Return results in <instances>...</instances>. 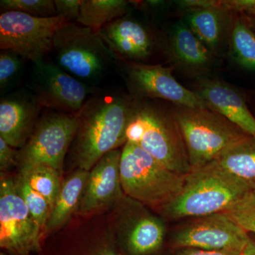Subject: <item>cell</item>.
Here are the masks:
<instances>
[{"mask_svg":"<svg viewBox=\"0 0 255 255\" xmlns=\"http://www.w3.org/2000/svg\"><path fill=\"white\" fill-rule=\"evenodd\" d=\"M135 100L117 93L89 98L79 112L75 155L79 169L90 171L106 154L127 142L126 131Z\"/></svg>","mask_w":255,"mask_h":255,"instance_id":"obj_1","label":"cell"},{"mask_svg":"<svg viewBox=\"0 0 255 255\" xmlns=\"http://www.w3.org/2000/svg\"><path fill=\"white\" fill-rule=\"evenodd\" d=\"M251 190L246 183L209 163L191 169L180 192L161 208L171 219L199 218L223 212Z\"/></svg>","mask_w":255,"mask_h":255,"instance_id":"obj_2","label":"cell"},{"mask_svg":"<svg viewBox=\"0 0 255 255\" xmlns=\"http://www.w3.org/2000/svg\"><path fill=\"white\" fill-rule=\"evenodd\" d=\"M171 112L187 147L191 169L209 164L235 144L250 136L211 110L175 106Z\"/></svg>","mask_w":255,"mask_h":255,"instance_id":"obj_3","label":"cell"},{"mask_svg":"<svg viewBox=\"0 0 255 255\" xmlns=\"http://www.w3.org/2000/svg\"><path fill=\"white\" fill-rule=\"evenodd\" d=\"M51 53L58 66L92 87L117 60L98 31L77 23H69L58 30Z\"/></svg>","mask_w":255,"mask_h":255,"instance_id":"obj_4","label":"cell"},{"mask_svg":"<svg viewBox=\"0 0 255 255\" xmlns=\"http://www.w3.org/2000/svg\"><path fill=\"white\" fill-rule=\"evenodd\" d=\"M135 100V144L169 170L185 176L191 172L187 147L171 111L148 101Z\"/></svg>","mask_w":255,"mask_h":255,"instance_id":"obj_5","label":"cell"},{"mask_svg":"<svg viewBox=\"0 0 255 255\" xmlns=\"http://www.w3.org/2000/svg\"><path fill=\"white\" fill-rule=\"evenodd\" d=\"M120 177L124 194L162 207L182 190L185 176L169 170L140 146L127 142L121 156Z\"/></svg>","mask_w":255,"mask_h":255,"instance_id":"obj_6","label":"cell"},{"mask_svg":"<svg viewBox=\"0 0 255 255\" xmlns=\"http://www.w3.org/2000/svg\"><path fill=\"white\" fill-rule=\"evenodd\" d=\"M34 131L18 151V166L44 164L63 173L64 159L79 127V112L47 110Z\"/></svg>","mask_w":255,"mask_h":255,"instance_id":"obj_7","label":"cell"},{"mask_svg":"<svg viewBox=\"0 0 255 255\" xmlns=\"http://www.w3.org/2000/svg\"><path fill=\"white\" fill-rule=\"evenodd\" d=\"M63 16L36 17L18 11L0 15V48L11 50L32 63L51 53L58 30L69 23Z\"/></svg>","mask_w":255,"mask_h":255,"instance_id":"obj_8","label":"cell"},{"mask_svg":"<svg viewBox=\"0 0 255 255\" xmlns=\"http://www.w3.org/2000/svg\"><path fill=\"white\" fill-rule=\"evenodd\" d=\"M43 230L18 195L14 179L1 174L0 247L11 255H29L41 249Z\"/></svg>","mask_w":255,"mask_h":255,"instance_id":"obj_9","label":"cell"},{"mask_svg":"<svg viewBox=\"0 0 255 255\" xmlns=\"http://www.w3.org/2000/svg\"><path fill=\"white\" fill-rule=\"evenodd\" d=\"M27 86L43 109L65 113H78L89 96L97 92L95 87L44 60L33 63Z\"/></svg>","mask_w":255,"mask_h":255,"instance_id":"obj_10","label":"cell"},{"mask_svg":"<svg viewBox=\"0 0 255 255\" xmlns=\"http://www.w3.org/2000/svg\"><path fill=\"white\" fill-rule=\"evenodd\" d=\"M122 65V71L135 100L161 99L175 106L210 110L199 94L177 81L170 68L161 65L124 61Z\"/></svg>","mask_w":255,"mask_h":255,"instance_id":"obj_11","label":"cell"},{"mask_svg":"<svg viewBox=\"0 0 255 255\" xmlns=\"http://www.w3.org/2000/svg\"><path fill=\"white\" fill-rule=\"evenodd\" d=\"M249 234L224 213L196 218L177 231L174 244L178 248L206 251L243 252Z\"/></svg>","mask_w":255,"mask_h":255,"instance_id":"obj_12","label":"cell"},{"mask_svg":"<svg viewBox=\"0 0 255 255\" xmlns=\"http://www.w3.org/2000/svg\"><path fill=\"white\" fill-rule=\"evenodd\" d=\"M43 110L28 88L4 96L0 101V137L11 147L21 148L34 131Z\"/></svg>","mask_w":255,"mask_h":255,"instance_id":"obj_13","label":"cell"},{"mask_svg":"<svg viewBox=\"0 0 255 255\" xmlns=\"http://www.w3.org/2000/svg\"><path fill=\"white\" fill-rule=\"evenodd\" d=\"M117 60L145 63L153 53L155 41L145 25L128 14L98 31Z\"/></svg>","mask_w":255,"mask_h":255,"instance_id":"obj_14","label":"cell"},{"mask_svg":"<svg viewBox=\"0 0 255 255\" xmlns=\"http://www.w3.org/2000/svg\"><path fill=\"white\" fill-rule=\"evenodd\" d=\"M122 150L116 149L104 155L89 171L78 212L89 214L118 201L123 195L120 177Z\"/></svg>","mask_w":255,"mask_h":255,"instance_id":"obj_15","label":"cell"},{"mask_svg":"<svg viewBox=\"0 0 255 255\" xmlns=\"http://www.w3.org/2000/svg\"><path fill=\"white\" fill-rule=\"evenodd\" d=\"M196 92L204 99L210 110L255 138V118L241 94L223 82L211 80L201 81Z\"/></svg>","mask_w":255,"mask_h":255,"instance_id":"obj_16","label":"cell"},{"mask_svg":"<svg viewBox=\"0 0 255 255\" xmlns=\"http://www.w3.org/2000/svg\"><path fill=\"white\" fill-rule=\"evenodd\" d=\"M89 171L78 169L62 183L58 195L52 207L45 232H52L63 226L78 211Z\"/></svg>","mask_w":255,"mask_h":255,"instance_id":"obj_17","label":"cell"},{"mask_svg":"<svg viewBox=\"0 0 255 255\" xmlns=\"http://www.w3.org/2000/svg\"><path fill=\"white\" fill-rule=\"evenodd\" d=\"M255 190V138L246 137L223 152L212 162Z\"/></svg>","mask_w":255,"mask_h":255,"instance_id":"obj_18","label":"cell"},{"mask_svg":"<svg viewBox=\"0 0 255 255\" xmlns=\"http://www.w3.org/2000/svg\"><path fill=\"white\" fill-rule=\"evenodd\" d=\"M171 47L178 61L189 68H205L211 60L207 47L183 23H178L172 31Z\"/></svg>","mask_w":255,"mask_h":255,"instance_id":"obj_19","label":"cell"},{"mask_svg":"<svg viewBox=\"0 0 255 255\" xmlns=\"http://www.w3.org/2000/svg\"><path fill=\"white\" fill-rule=\"evenodd\" d=\"M130 2L125 0H82L77 23L100 31L106 25L127 15Z\"/></svg>","mask_w":255,"mask_h":255,"instance_id":"obj_20","label":"cell"},{"mask_svg":"<svg viewBox=\"0 0 255 255\" xmlns=\"http://www.w3.org/2000/svg\"><path fill=\"white\" fill-rule=\"evenodd\" d=\"M226 12L218 8H207L189 12V27L209 50L216 49L222 41Z\"/></svg>","mask_w":255,"mask_h":255,"instance_id":"obj_21","label":"cell"},{"mask_svg":"<svg viewBox=\"0 0 255 255\" xmlns=\"http://www.w3.org/2000/svg\"><path fill=\"white\" fill-rule=\"evenodd\" d=\"M18 174L53 207L62 186L58 170L44 164H27L19 167Z\"/></svg>","mask_w":255,"mask_h":255,"instance_id":"obj_22","label":"cell"},{"mask_svg":"<svg viewBox=\"0 0 255 255\" xmlns=\"http://www.w3.org/2000/svg\"><path fill=\"white\" fill-rule=\"evenodd\" d=\"M164 236L163 224L152 217L137 221L128 240L129 251L135 255L148 254L158 249Z\"/></svg>","mask_w":255,"mask_h":255,"instance_id":"obj_23","label":"cell"},{"mask_svg":"<svg viewBox=\"0 0 255 255\" xmlns=\"http://www.w3.org/2000/svg\"><path fill=\"white\" fill-rule=\"evenodd\" d=\"M235 59L243 68L255 70V33L241 18H235L231 35Z\"/></svg>","mask_w":255,"mask_h":255,"instance_id":"obj_24","label":"cell"},{"mask_svg":"<svg viewBox=\"0 0 255 255\" xmlns=\"http://www.w3.org/2000/svg\"><path fill=\"white\" fill-rule=\"evenodd\" d=\"M14 182L18 195L24 201L33 219L36 220L45 232L52 209L49 202L41 194L33 190L19 174L14 179Z\"/></svg>","mask_w":255,"mask_h":255,"instance_id":"obj_25","label":"cell"},{"mask_svg":"<svg viewBox=\"0 0 255 255\" xmlns=\"http://www.w3.org/2000/svg\"><path fill=\"white\" fill-rule=\"evenodd\" d=\"M247 233L255 236V190H251L223 211Z\"/></svg>","mask_w":255,"mask_h":255,"instance_id":"obj_26","label":"cell"},{"mask_svg":"<svg viewBox=\"0 0 255 255\" xmlns=\"http://www.w3.org/2000/svg\"><path fill=\"white\" fill-rule=\"evenodd\" d=\"M0 9L5 11H18L36 16L48 18L57 16L53 0H1Z\"/></svg>","mask_w":255,"mask_h":255,"instance_id":"obj_27","label":"cell"},{"mask_svg":"<svg viewBox=\"0 0 255 255\" xmlns=\"http://www.w3.org/2000/svg\"><path fill=\"white\" fill-rule=\"evenodd\" d=\"M23 60L11 50H1L0 53V90L1 94L7 90L19 76Z\"/></svg>","mask_w":255,"mask_h":255,"instance_id":"obj_28","label":"cell"},{"mask_svg":"<svg viewBox=\"0 0 255 255\" xmlns=\"http://www.w3.org/2000/svg\"><path fill=\"white\" fill-rule=\"evenodd\" d=\"M57 16H63L70 23H77L82 0H54Z\"/></svg>","mask_w":255,"mask_h":255,"instance_id":"obj_29","label":"cell"},{"mask_svg":"<svg viewBox=\"0 0 255 255\" xmlns=\"http://www.w3.org/2000/svg\"><path fill=\"white\" fill-rule=\"evenodd\" d=\"M219 9L243 14L255 15V0H222L219 1Z\"/></svg>","mask_w":255,"mask_h":255,"instance_id":"obj_30","label":"cell"},{"mask_svg":"<svg viewBox=\"0 0 255 255\" xmlns=\"http://www.w3.org/2000/svg\"><path fill=\"white\" fill-rule=\"evenodd\" d=\"M18 151L0 137V169L1 172L8 170L18 164Z\"/></svg>","mask_w":255,"mask_h":255,"instance_id":"obj_31","label":"cell"},{"mask_svg":"<svg viewBox=\"0 0 255 255\" xmlns=\"http://www.w3.org/2000/svg\"><path fill=\"white\" fill-rule=\"evenodd\" d=\"M243 252L237 251H206L196 248H183L177 255H242Z\"/></svg>","mask_w":255,"mask_h":255,"instance_id":"obj_32","label":"cell"},{"mask_svg":"<svg viewBox=\"0 0 255 255\" xmlns=\"http://www.w3.org/2000/svg\"><path fill=\"white\" fill-rule=\"evenodd\" d=\"M242 255H255V236L250 238L249 243L243 251Z\"/></svg>","mask_w":255,"mask_h":255,"instance_id":"obj_33","label":"cell"},{"mask_svg":"<svg viewBox=\"0 0 255 255\" xmlns=\"http://www.w3.org/2000/svg\"><path fill=\"white\" fill-rule=\"evenodd\" d=\"M102 255H118L117 254H115V253H112V252H107V253H104V254H102Z\"/></svg>","mask_w":255,"mask_h":255,"instance_id":"obj_34","label":"cell"},{"mask_svg":"<svg viewBox=\"0 0 255 255\" xmlns=\"http://www.w3.org/2000/svg\"><path fill=\"white\" fill-rule=\"evenodd\" d=\"M1 255H6V254H4V253H1Z\"/></svg>","mask_w":255,"mask_h":255,"instance_id":"obj_35","label":"cell"}]
</instances>
